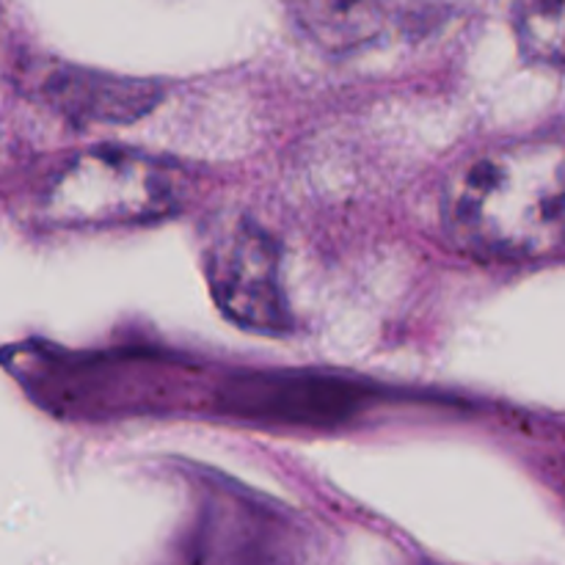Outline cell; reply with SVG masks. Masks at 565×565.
Instances as JSON below:
<instances>
[{"instance_id": "6da1fadb", "label": "cell", "mask_w": 565, "mask_h": 565, "mask_svg": "<svg viewBox=\"0 0 565 565\" xmlns=\"http://www.w3.org/2000/svg\"><path fill=\"white\" fill-rule=\"evenodd\" d=\"M445 230L486 259H535L565 241V149L513 141L458 166L441 193Z\"/></svg>"}, {"instance_id": "7a4b0ae2", "label": "cell", "mask_w": 565, "mask_h": 565, "mask_svg": "<svg viewBox=\"0 0 565 565\" xmlns=\"http://www.w3.org/2000/svg\"><path fill=\"white\" fill-rule=\"evenodd\" d=\"M180 202L174 169L132 149L97 147L50 171L39 191V215L58 230H108L166 218Z\"/></svg>"}, {"instance_id": "3957f363", "label": "cell", "mask_w": 565, "mask_h": 565, "mask_svg": "<svg viewBox=\"0 0 565 565\" xmlns=\"http://www.w3.org/2000/svg\"><path fill=\"white\" fill-rule=\"evenodd\" d=\"M204 274L221 312L241 329L285 334L292 326L281 252L254 218L221 221L204 246Z\"/></svg>"}, {"instance_id": "277c9868", "label": "cell", "mask_w": 565, "mask_h": 565, "mask_svg": "<svg viewBox=\"0 0 565 565\" xmlns=\"http://www.w3.org/2000/svg\"><path fill=\"white\" fill-rule=\"evenodd\" d=\"M182 565H315V546L285 511L243 494H213Z\"/></svg>"}, {"instance_id": "5b68a950", "label": "cell", "mask_w": 565, "mask_h": 565, "mask_svg": "<svg viewBox=\"0 0 565 565\" xmlns=\"http://www.w3.org/2000/svg\"><path fill=\"white\" fill-rule=\"evenodd\" d=\"M221 408L241 419L290 428H334L356 417L367 390L323 373H246L226 381Z\"/></svg>"}, {"instance_id": "8992f818", "label": "cell", "mask_w": 565, "mask_h": 565, "mask_svg": "<svg viewBox=\"0 0 565 565\" xmlns=\"http://www.w3.org/2000/svg\"><path fill=\"white\" fill-rule=\"evenodd\" d=\"M307 42L331 55L356 53L392 28L401 0H281Z\"/></svg>"}, {"instance_id": "52a82bcc", "label": "cell", "mask_w": 565, "mask_h": 565, "mask_svg": "<svg viewBox=\"0 0 565 565\" xmlns=\"http://www.w3.org/2000/svg\"><path fill=\"white\" fill-rule=\"evenodd\" d=\"M50 97L64 114L81 119H136L154 103V88L136 81L88 75V72H61L50 77Z\"/></svg>"}, {"instance_id": "ba28073f", "label": "cell", "mask_w": 565, "mask_h": 565, "mask_svg": "<svg viewBox=\"0 0 565 565\" xmlns=\"http://www.w3.org/2000/svg\"><path fill=\"white\" fill-rule=\"evenodd\" d=\"M516 36L524 53L544 64L565 61V0H516Z\"/></svg>"}]
</instances>
